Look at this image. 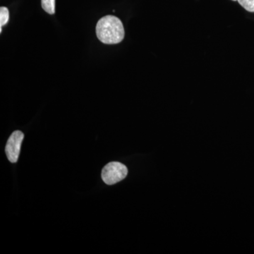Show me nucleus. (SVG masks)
<instances>
[{"instance_id":"obj_1","label":"nucleus","mask_w":254,"mask_h":254,"mask_svg":"<svg viewBox=\"0 0 254 254\" xmlns=\"http://www.w3.org/2000/svg\"><path fill=\"white\" fill-rule=\"evenodd\" d=\"M96 35L99 41L105 44H118L125 38L123 23L116 16H105L100 18L97 23Z\"/></svg>"},{"instance_id":"obj_2","label":"nucleus","mask_w":254,"mask_h":254,"mask_svg":"<svg viewBox=\"0 0 254 254\" xmlns=\"http://www.w3.org/2000/svg\"><path fill=\"white\" fill-rule=\"evenodd\" d=\"M128 175V169L124 164L112 162L102 170V179L106 185H113L123 180Z\"/></svg>"},{"instance_id":"obj_3","label":"nucleus","mask_w":254,"mask_h":254,"mask_svg":"<svg viewBox=\"0 0 254 254\" xmlns=\"http://www.w3.org/2000/svg\"><path fill=\"white\" fill-rule=\"evenodd\" d=\"M23 138H24V135L22 132L15 131L11 133L8 139L5 147V152L8 160L11 163H15L17 162Z\"/></svg>"},{"instance_id":"obj_4","label":"nucleus","mask_w":254,"mask_h":254,"mask_svg":"<svg viewBox=\"0 0 254 254\" xmlns=\"http://www.w3.org/2000/svg\"><path fill=\"white\" fill-rule=\"evenodd\" d=\"M43 9L50 14L55 13V0H41Z\"/></svg>"},{"instance_id":"obj_5","label":"nucleus","mask_w":254,"mask_h":254,"mask_svg":"<svg viewBox=\"0 0 254 254\" xmlns=\"http://www.w3.org/2000/svg\"><path fill=\"white\" fill-rule=\"evenodd\" d=\"M9 19V11L7 8L1 6L0 8V32L1 33V28L7 23Z\"/></svg>"},{"instance_id":"obj_6","label":"nucleus","mask_w":254,"mask_h":254,"mask_svg":"<svg viewBox=\"0 0 254 254\" xmlns=\"http://www.w3.org/2000/svg\"><path fill=\"white\" fill-rule=\"evenodd\" d=\"M237 1L244 9L250 12H254V0H232Z\"/></svg>"}]
</instances>
